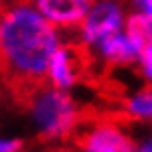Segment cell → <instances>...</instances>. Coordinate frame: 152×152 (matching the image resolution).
Masks as SVG:
<instances>
[{
	"instance_id": "3",
	"label": "cell",
	"mask_w": 152,
	"mask_h": 152,
	"mask_svg": "<svg viewBox=\"0 0 152 152\" xmlns=\"http://www.w3.org/2000/svg\"><path fill=\"white\" fill-rule=\"evenodd\" d=\"M126 14L116 0H97L89 4L87 12L83 14L79 26L81 41L89 47H97L105 37L114 35L124 28Z\"/></svg>"
},
{
	"instance_id": "1",
	"label": "cell",
	"mask_w": 152,
	"mask_h": 152,
	"mask_svg": "<svg viewBox=\"0 0 152 152\" xmlns=\"http://www.w3.org/2000/svg\"><path fill=\"white\" fill-rule=\"evenodd\" d=\"M59 45V28L35 6L18 4L0 16V61L20 79L45 77L49 59Z\"/></svg>"
},
{
	"instance_id": "10",
	"label": "cell",
	"mask_w": 152,
	"mask_h": 152,
	"mask_svg": "<svg viewBox=\"0 0 152 152\" xmlns=\"http://www.w3.org/2000/svg\"><path fill=\"white\" fill-rule=\"evenodd\" d=\"M136 8L144 16H152V0H134Z\"/></svg>"
},
{
	"instance_id": "11",
	"label": "cell",
	"mask_w": 152,
	"mask_h": 152,
	"mask_svg": "<svg viewBox=\"0 0 152 152\" xmlns=\"http://www.w3.org/2000/svg\"><path fill=\"white\" fill-rule=\"evenodd\" d=\"M134 152H152V138L144 140L140 146H136V150H134Z\"/></svg>"
},
{
	"instance_id": "7",
	"label": "cell",
	"mask_w": 152,
	"mask_h": 152,
	"mask_svg": "<svg viewBox=\"0 0 152 152\" xmlns=\"http://www.w3.org/2000/svg\"><path fill=\"white\" fill-rule=\"evenodd\" d=\"M95 49L112 65H130V63L138 61V51H140L136 47V43L124 33V28L114 33V35L105 37Z\"/></svg>"
},
{
	"instance_id": "6",
	"label": "cell",
	"mask_w": 152,
	"mask_h": 152,
	"mask_svg": "<svg viewBox=\"0 0 152 152\" xmlns=\"http://www.w3.org/2000/svg\"><path fill=\"white\" fill-rule=\"evenodd\" d=\"M136 146L128 134L114 124L95 126L83 140V152H134Z\"/></svg>"
},
{
	"instance_id": "9",
	"label": "cell",
	"mask_w": 152,
	"mask_h": 152,
	"mask_svg": "<svg viewBox=\"0 0 152 152\" xmlns=\"http://www.w3.org/2000/svg\"><path fill=\"white\" fill-rule=\"evenodd\" d=\"M20 150V142L12 140V138H0V152H18Z\"/></svg>"
},
{
	"instance_id": "8",
	"label": "cell",
	"mask_w": 152,
	"mask_h": 152,
	"mask_svg": "<svg viewBox=\"0 0 152 152\" xmlns=\"http://www.w3.org/2000/svg\"><path fill=\"white\" fill-rule=\"evenodd\" d=\"M126 112L132 120H140V122L152 120V87L136 91L132 97H128Z\"/></svg>"
},
{
	"instance_id": "2",
	"label": "cell",
	"mask_w": 152,
	"mask_h": 152,
	"mask_svg": "<svg viewBox=\"0 0 152 152\" xmlns=\"http://www.w3.org/2000/svg\"><path fill=\"white\" fill-rule=\"evenodd\" d=\"M31 118L45 138H63L77 124V105L67 89L39 87L31 97Z\"/></svg>"
},
{
	"instance_id": "14",
	"label": "cell",
	"mask_w": 152,
	"mask_h": 152,
	"mask_svg": "<svg viewBox=\"0 0 152 152\" xmlns=\"http://www.w3.org/2000/svg\"><path fill=\"white\" fill-rule=\"evenodd\" d=\"M18 152H20V150H18Z\"/></svg>"
},
{
	"instance_id": "12",
	"label": "cell",
	"mask_w": 152,
	"mask_h": 152,
	"mask_svg": "<svg viewBox=\"0 0 152 152\" xmlns=\"http://www.w3.org/2000/svg\"><path fill=\"white\" fill-rule=\"evenodd\" d=\"M142 73H144V77H146V79L152 83V67H146V69H142Z\"/></svg>"
},
{
	"instance_id": "13",
	"label": "cell",
	"mask_w": 152,
	"mask_h": 152,
	"mask_svg": "<svg viewBox=\"0 0 152 152\" xmlns=\"http://www.w3.org/2000/svg\"><path fill=\"white\" fill-rule=\"evenodd\" d=\"M148 43H152V16L148 20Z\"/></svg>"
},
{
	"instance_id": "5",
	"label": "cell",
	"mask_w": 152,
	"mask_h": 152,
	"mask_svg": "<svg viewBox=\"0 0 152 152\" xmlns=\"http://www.w3.org/2000/svg\"><path fill=\"white\" fill-rule=\"evenodd\" d=\"M37 10L57 28H71L81 23L91 0H33Z\"/></svg>"
},
{
	"instance_id": "4",
	"label": "cell",
	"mask_w": 152,
	"mask_h": 152,
	"mask_svg": "<svg viewBox=\"0 0 152 152\" xmlns=\"http://www.w3.org/2000/svg\"><path fill=\"white\" fill-rule=\"evenodd\" d=\"M81 67H83L81 55L75 49L59 45L55 49V53L51 55V59H49L45 75L51 81V85H55L59 89H71L79 81Z\"/></svg>"
}]
</instances>
